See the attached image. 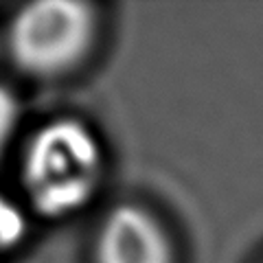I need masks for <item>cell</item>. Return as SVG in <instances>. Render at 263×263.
I'll return each mask as SVG.
<instances>
[{
    "label": "cell",
    "instance_id": "6da1fadb",
    "mask_svg": "<svg viewBox=\"0 0 263 263\" xmlns=\"http://www.w3.org/2000/svg\"><path fill=\"white\" fill-rule=\"evenodd\" d=\"M105 174L101 138L79 119H55L24 147L22 186L37 215L62 219L95 200Z\"/></svg>",
    "mask_w": 263,
    "mask_h": 263
},
{
    "label": "cell",
    "instance_id": "7a4b0ae2",
    "mask_svg": "<svg viewBox=\"0 0 263 263\" xmlns=\"http://www.w3.org/2000/svg\"><path fill=\"white\" fill-rule=\"evenodd\" d=\"M99 20L79 0H40L13 15L7 33L11 60L35 77H60L92 51Z\"/></svg>",
    "mask_w": 263,
    "mask_h": 263
},
{
    "label": "cell",
    "instance_id": "3957f363",
    "mask_svg": "<svg viewBox=\"0 0 263 263\" xmlns=\"http://www.w3.org/2000/svg\"><path fill=\"white\" fill-rule=\"evenodd\" d=\"M95 263H176V248L156 215L138 204H119L99 226Z\"/></svg>",
    "mask_w": 263,
    "mask_h": 263
},
{
    "label": "cell",
    "instance_id": "277c9868",
    "mask_svg": "<svg viewBox=\"0 0 263 263\" xmlns=\"http://www.w3.org/2000/svg\"><path fill=\"white\" fill-rule=\"evenodd\" d=\"M27 235V217L18 204L0 195V254L9 252Z\"/></svg>",
    "mask_w": 263,
    "mask_h": 263
},
{
    "label": "cell",
    "instance_id": "5b68a950",
    "mask_svg": "<svg viewBox=\"0 0 263 263\" xmlns=\"http://www.w3.org/2000/svg\"><path fill=\"white\" fill-rule=\"evenodd\" d=\"M20 121V103L13 92L5 84H0V156L11 143V136L18 129Z\"/></svg>",
    "mask_w": 263,
    "mask_h": 263
}]
</instances>
